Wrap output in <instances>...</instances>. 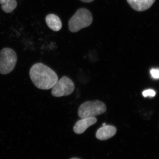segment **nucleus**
<instances>
[{
	"label": "nucleus",
	"instance_id": "f257e3e1",
	"mask_svg": "<svg viewBox=\"0 0 159 159\" xmlns=\"http://www.w3.org/2000/svg\"><path fill=\"white\" fill-rule=\"evenodd\" d=\"M29 75L34 85L40 89H52L58 81L56 73L42 63H37L32 66Z\"/></svg>",
	"mask_w": 159,
	"mask_h": 159
},
{
	"label": "nucleus",
	"instance_id": "f03ea898",
	"mask_svg": "<svg viewBox=\"0 0 159 159\" xmlns=\"http://www.w3.org/2000/svg\"><path fill=\"white\" fill-rule=\"evenodd\" d=\"M93 18L90 11L85 8H80L69 21V29L73 33L87 28L93 22Z\"/></svg>",
	"mask_w": 159,
	"mask_h": 159
},
{
	"label": "nucleus",
	"instance_id": "7ed1b4c3",
	"mask_svg": "<svg viewBox=\"0 0 159 159\" xmlns=\"http://www.w3.org/2000/svg\"><path fill=\"white\" fill-rule=\"evenodd\" d=\"M106 110V106L101 101H87L80 106L78 114L81 119L91 118L102 115L105 112Z\"/></svg>",
	"mask_w": 159,
	"mask_h": 159
},
{
	"label": "nucleus",
	"instance_id": "20e7f679",
	"mask_svg": "<svg viewBox=\"0 0 159 159\" xmlns=\"http://www.w3.org/2000/svg\"><path fill=\"white\" fill-rule=\"evenodd\" d=\"M17 61L16 53L12 49L4 48L0 51V74L6 75L13 70Z\"/></svg>",
	"mask_w": 159,
	"mask_h": 159
},
{
	"label": "nucleus",
	"instance_id": "39448f33",
	"mask_svg": "<svg viewBox=\"0 0 159 159\" xmlns=\"http://www.w3.org/2000/svg\"><path fill=\"white\" fill-rule=\"evenodd\" d=\"M74 82L69 77L64 76L52 88L51 94L56 97L69 96L74 92Z\"/></svg>",
	"mask_w": 159,
	"mask_h": 159
},
{
	"label": "nucleus",
	"instance_id": "423d86ee",
	"mask_svg": "<svg viewBox=\"0 0 159 159\" xmlns=\"http://www.w3.org/2000/svg\"><path fill=\"white\" fill-rule=\"evenodd\" d=\"M97 122V119L95 117L81 119L77 121L74 125V132L78 134H82L89 127L95 124Z\"/></svg>",
	"mask_w": 159,
	"mask_h": 159
},
{
	"label": "nucleus",
	"instance_id": "0eeeda50",
	"mask_svg": "<svg viewBox=\"0 0 159 159\" xmlns=\"http://www.w3.org/2000/svg\"><path fill=\"white\" fill-rule=\"evenodd\" d=\"M116 128L111 125H105L102 126L97 131L96 137L97 139L101 141L107 140L115 136L116 133Z\"/></svg>",
	"mask_w": 159,
	"mask_h": 159
},
{
	"label": "nucleus",
	"instance_id": "6e6552de",
	"mask_svg": "<svg viewBox=\"0 0 159 159\" xmlns=\"http://www.w3.org/2000/svg\"><path fill=\"white\" fill-rule=\"evenodd\" d=\"M130 7L138 11H145L150 8L156 0H126Z\"/></svg>",
	"mask_w": 159,
	"mask_h": 159
},
{
	"label": "nucleus",
	"instance_id": "1a4fd4ad",
	"mask_svg": "<svg viewBox=\"0 0 159 159\" xmlns=\"http://www.w3.org/2000/svg\"><path fill=\"white\" fill-rule=\"evenodd\" d=\"M46 21L49 28L54 31H59L62 27L61 20L56 15H48L46 17Z\"/></svg>",
	"mask_w": 159,
	"mask_h": 159
},
{
	"label": "nucleus",
	"instance_id": "9d476101",
	"mask_svg": "<svg viewBox=\"0 0 159 159\" xmlns=\"http://www.w3.org/2000/svg\"><path fill=\"white\" fill-rule=\"evenodd\" d=\"M2 9L6 13H11L17 7V3L16 0H0Z\"/></svg>",
	"mask_w": 159,
	"mask_h": 159
},
{
	"label": "nucleus",
	"instance_id": "9b49d317",
	"mask_svg": "<svg viewBox=\"0 0 159 159\" xmlns=\"http://www.w3.org/2000/svg\"><path fill=\"white\" fill-rule=\"evenodd\" d=\"M156 94V93L155 91L152 89H150L145 90L142 92V95L145 97H154L155 96Z\"/></svg>",
	"mask_w": 159,
	"mask_h": 159
},
{
	"label": "nucleus",
	"instance_id": "f8f14e48",
	"mask_svg": "<svg viewBox=\"0 0 159 159\" xmlns=\"http://www.w3.org/2000/svg\"><path fill=\"white\" fill-rule=\"evenodd\" d=\"M150 74L152 77L154 79H159V69L153 68L150 70Z\"/></svg>",
	"mask_w": 159,
	"mask_h": 159
},
{
	"label": "nucleus",
	"instance_id": "ddd939ff",
	"mask_svg": "<svg viewBox=\"0 0 159 159\" xmlns=\"http://www.w3.org/2000/svg\"><path fill=\"white\" fill-rule=\"evenodd\" d=\"M80 1L84 3H90L93 2L94 0H80Z\"/></svg>",
	"mask_w": 159,
	"mask_h": 159
},
{
	"label": "nucleus",
	"instance_id": "4468645a",
	"mask_svg": "<svg viewBox=\"0 0 159 159\" xmlns=\"http://www.w3.org/2000/svg\"><path fill=\"white\" fill-rule=\"evenodd\" d=\"M70 159H80L78 158H71Z\"/></svg>",
	"mask_w": 159,
	"mask_h": 159
},
{
	"label": "nucleus",
	"instance_id": "2eb2a0df",
	"mask_svg": "<svg viewBox=\"0 0 159 159\" xmlns=\"http://www.w3.org/2000/svg\"><path fill=\"white\" fill-rule=\"evenodd\" d=\"M106 125L105 123H103V124H102V126H104V125Z\"/></svg>",
	"mask_w": 159,
	"mask_h": 159
}]
</instances>
